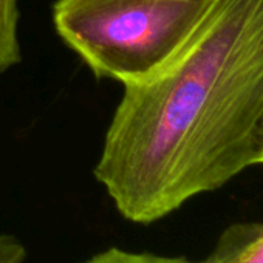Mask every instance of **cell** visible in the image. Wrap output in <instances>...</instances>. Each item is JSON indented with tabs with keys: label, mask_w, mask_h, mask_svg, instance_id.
<instances>
[{
	"label": "cell",
	"mask_w": 263,
	"mask_h": 263,
	"mask_svg": "<svg viewBox=\"0 0 263 263\" xmlns=\"http://www.w3.org/2000/svg\"><path fill=\"white\" fill-rule=\"evenodd\" d=\"M261 121L263 0H212L163 67L124 85L93 174L151 224L258 164Z\"/></svg>",
	"instance_id": "6da1fadb"
},
{
	"label": "cell",
	"mask_w": 263,
	"mask_h": 263,
	"mask_svg": "<svg viewBox=\"0 0 263 263\" xmlns=\"http://www.w3.org/2000/svg\"><path fill=\"white\" fill-rule=\"evenodd\" d=\"M212 0H56L53 24L96 78L140 82L183 45Z\"/></svg>",
	"instance_id": "7a4b0ae2"
},
{
	"label": "cell",
	"mask_w": 263,
	"mask_h": 263,
	"mask_svg": "<svg viewBox=\"0 0 263 263\" xmlns=\"http://www.w3.org/2000/svg\"><path fill=\"white\" fill-rule=\"evenodd\" d=\"M203 263H263V223L231 224Z\"/></svg>",
	"instance_id": "3957f363"
},
{
	"label": "cell",
	"mask_w": 263,
	"mask_h": 263,
	"mask_svg": "<svg viewBox=\"0 0 263 263\" xmlns=\"http://www.w3.org/2000/svg\"><path fill=\"white\" fill-rule=\"evenodd\" d=\"M17 2L19 0H0V73L21 62Z\"/></svg>",
	"instance_id": "277c9868"
},
{
	"label": "cell",
	"mask_w": 263,
	"mask_h": 263,
	"mask_svg": "<svg viewBox=\"0 0 263 263\" xmlns=\"http://www.w3.org/2000/svg\"><path fill=\"white\" fill-rule=\"evenodd\" d=\"M84 263H203L191 261L184 257H167L152 252H130L119 248H108L95 254Z\"/></svg>",
	"instance_id": "5b68a950"
},
{
	"label": "cell",
	"mask_w": 263,
	"mask_h": 263,
	"mask_svg": "<svg viewBox=\"0 0 263 263\" xmlns=\"http://www.w3.org/2000/svg\"><path fill=\"white\" fill-rule=\"evenodd\" d=\"M27 258L25 245L8 234H0V263H24Z\"/></svg>",
	"instance_id": "8992f818"
},
{
	"label": "cell",
	"mask_w": 263,
	"mask_h": 263,
	"mask_svg": "<svg viewBox=\"0 0 263 263\" xmlns=\"http://www.w3.org/2000/svg\"><path fill=\"white\" fill-rule=\"evenodd\" d=\"M258 164H263V121L258 132Z\"/></svg>",
	"instance_id": "52a82bcc"
}]
</instances>
